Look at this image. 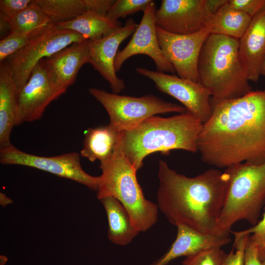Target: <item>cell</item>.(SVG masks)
<instances>
[{"label": "cell", "instance_id": "cell-1", "mask_svg": "<svg viewBox=\"0 0 265 265\" xmlns=\"http://www.w3.org/2000/svg\"><path fill=\"white\" fill-rule=\"evenodd\" d=\"M212 113L197 140L204 163L217 168L265 161V88L236 99L211 101Z\"/></svg>", "mask_w": 265, "mask_h": 265}, {"label": "cell", "instance_id": "cell-2", "mask_svg": "<svg viewBox=\"0 0 265 265\" xmlns=\"http://www.w3.org/2000/svg\"><path fill=\"white\" fill-rule=\"evenodd\" d=\"M158 177L157 205L171 224H183L204 233L228 236L218 225L230 185L226 171L212 168L188 177L159 160Z\"/></svg>", "mask_w": 265, "mask_h": 265}, {"label": "cell", "instance_id": "cell-3", "mask_svg": "<svg viewBox=\"0 0 265 265\" xmlns=\"http://www.w3.org/2000/svg\"><path fill=\"white\" fill-rule=\"evenodd\" d=\"M203 123L186 111L169 117L152 116L129 130L119 132L117 145L138 171L149 155H168L172 150L198 152Z\"/></svg>", "mask_w": 265, "mask_h": 265}, {"label": "cell", "instance_id": "cell-4", "mask_svg": "<svg viewBox=\"0 0 265 265\" xmlns=\"http://www.w3.org/2000/svg\"><path fill=\"white\" fill-rule=\"evenodd\" d=\"M198 82L218 102L241 97L252 91L238 53V40L210 34L201 50Z\"/></svg>", "mask_w": 265, "mask_h": 265}, {"label": "cell", "instance_id": "cell-5", "mask_svg": "<svg viewBox=\"0 0 265 265\" xmlns=\"http://www.w3.org/2000/svg\"><path fill=\"white\" fill-rule=\"evenodd\" d=\"M100 168L102 173L97 198L111 196L117 199L139 232H146L155 225L159 210L158 206L145 197L137 179V171L117 145L110 158L100 162Z\"/></svg>", "mask_w": 265, "mask_h": 265}, {"label": "cell", "instance_id": "cell-6", "mask_svg": "<svg viewBox=\"0 0 265 265\" xmlns=\"http://www.w3.org/2000/svg\"><path fill=\"white\" fill-rule=\"evenodd\" d=\"M230 185L219 219V227L229 236L232 227L241 220L256 224L265 202V161L243 162L227 167Z\"/></svg>", "mask_w": 265, "mask_h": 265}, {"label": "cell", "instance_id": "cell-7", "mask_svg": "<svg viewBox=\"0 0 265 265\" xmlns=\"http://www.w3.org/2000/svg\"><path fill=\"white\" fill-rule=\"evenodd\" d=\"M89 93L104 106L109 123L118 132L129 130L158 114L186 111L183 106L166 102L153 95L141 97L120 95L103 89L90 88Z\"/></svg>", "mask_w": 265, "mask_h": 265}, {"label": "cell", "instance_id": "cell-8", "mask_svg": "<svg viewBox=\"0 0 265 265\" xmlns=\"http://www.w3.org/2000/svg\"><path fill=\"white\" fill-rule=\"evenodd\" d=\"M88 40L75 32L59 29L53 23L37 31L24 47L6 59L18 93L40 61L74 43Z\"/></svg>", "mask_w": 265, "mask_h": 265}, {"label": "cell", "instance_id": "cell-9", "mask_svg": "<svg viewBox=\"0 0 265 265\" xmlns=\"http://www.w3.org/2000/svg\"><path fill=\"white\" fill-rule=\"evenodd\" d=\"M80 154L76 152L46 157L29 154L12 144L0 148V162L3 165H18L36 168L57 176L74 181L97 191L100 177L93 176L82 169Z\"/></svg>", "mask_w": 265, "mask_h": 265}, {"label": "cell", "instance_id": "cell-10", "mask_svg": "<svg viewBox=\"0 0 265 265\" xmlns=\"http://www.w3.org/2000/svg\"><path fill=\"white\" fill-rule=\"evenodd\" d=\"M138 74L152 80L160 92L179 101L186 110L203 124L211 117L212 108L209 92L200 83L164 72L137 67Z\"/></svg>", "mask_w": 265, "mask_h": 265}, {"label": "cell", "instance_id": "cell-11", "mask_svg": "<svg viewBox=\"0 0 265 265\" xmlns=\"http://www.w3.org/2000/svg\"><path fill=\"white\" fill-rule=\"evenodd\" d=\"M159 43L179 77L198 82L197 64L203 45L210 34L205 26L190 34L170 33L157 26Z\"/></svg>", "mask_w": 265, "mask_h": 265}, {"label": "cell", "instance_id": "cell-12", "mask_svg": "<svg viewBox=\"0 0 265 265\" xmlns=\"http://www.w3.org/2000/svg\"><path fill=\"white\" fill-rule=\"evenodd\" d=\"M212 14L208 0H162L156 25L170 33L190 34L204 28Z\"/></svg>", "mask_w": 265, "mask_h": 265}, {"label": "cell", "instance_id": "cell-13", "mask_svg": "<svg viewBox=\"0 0 265 265\" xmlns=\"http://www.w3.org/2000/svg\"><path fill=\"white\" fill-rule=\"evenodd\" d=\"M156 5L152 0L143 12L142 19L126 47L118 51L114 62L117 72L123 63L137 54H144L154 61L158 71L175 73L173 66L165 58L160 48L156 31Z\"/></svg>", "mask_w": 265, "mask_h": 265}, {"label": "cell", "instance_id": "cell-14", "mask_svg": "<svg viewBox=\"0 0 265 265\" xmlns=\"http://www.w3.org/2000/svg\"><path fill=\"white\" fill-rule=\"evenodd\" d=\"M138 25L132 18L108 35L96 40H88L90 63L109 84L113 93L118 94L125 87L124 80L118 78L114 62L121 43L132 35Z\"/></svg>", "mask_w": 265, "mask_h": 265}, {"label": "cell", "instance_id": "cell-15", "mask_svg": "<svg viewBox=\"0 0 265 265\" xmlns=\"http://www.w3.org/2000/svg\"><path fill=\"white\" fill-rule=\"evenodd\" d=\"M57 98L41 60L34 67L28 81L18 93L16 126L39 120L48 106Z\"/></svg>", "mask_w": 265, "mask_h": 265}, {"label": "cell", "instance_id": "cell-16", "mask_svg": "<svg viewBox=\"0 0 265 265\" xmlns=\"http://www.w3.org/2000/svg\"><path fill=\"white\" fill-rule=\"evenodd\" d=\"M88 40L74 43L42 59L52 87L58 98L74 83L81 67L90 63Z\"/></svg>", "mask_w": 265, "mask_h": 265}, {"label": "cell", "instance_id": "cell-17", "mask_svg": "<svg viewBox=\"0 0 265 265\" xmlns=\"http://www.w3.org/2000/svg\"><path fill=\"white\" fill-rule=\"evenodd\" d=\"M176 238L168 250L150 265H166L182 256L188 257L213 248H220L231 240L229 236L200 232L186 225L179 224Z\"/></svg>", "mask_w": 265, "mask_h": 265}, {"label": "cell", "instance_id": "cell-18", "mask_svg": "<svg viewBox=\"0 0 265 265\" xmlns=\"http://www.w3.org/2000/svg\"><path fill=\"white\" fill-rule=\"evenodd\" d=\"M238 53L249 80L258 81L265 57V4L238 40Z\"/></svg>", "mask_w": 265, "mask_h": 265}, {"label": "cell", "instance_id": "cell-19", "mask_svg": "<svg viewBox=\"0 0 265 265\" xmlns=\"http://www.w3.org/2000/svg\"><path fill=\"white\" fill-rule=\"evenodd\" d=\"M18 92L6 63L0 67V148L11 144L12 130L16 126Z\"/></svg>", "mask_w": 265, "mask_h": 265}, {"label": "cell", "instance_id": "cell-20", "mask_svg": "<svg viewBox=\"0 0 265 265\" xmlns=\"http://www.w3.org/2000/svg\"><path fill=\"white\" fill-rule=\"evenodd\" d=\"M100 200L106 213L108 239L119 245L131 243L140 232L133 226L126 209L113 197H105Z\"/></svg>", "mask_w": 265, "mask_h": 265}, {"label": "cell", "instance_id": "cell-21", "mask_svg": "<svg viewBox=\"0 0 265 265\" xmlns=\"http://www.w3.org/2000/svg\"><path fill=\"white\" fill-rule=\"evenodd\" d=\"M61 29L71 30L96 40L106 36L122 26L119 21H113L106 15L87 11L77 18L55 24Z\"/></svg>", "mask_w": 265, "mask_h": 265}, {"label": "cell", "instance_id": "cell-22", "mask_svg": "<svg viewBox=\"0 0 265 265\" xmlns=\"http://www.w3.org/2000/svg\"><path fill=\"white\" fill-rule=\"evenodd\" d=\"M252 18L231 7L227 2L210 17L206 27L210 34H221L239 40Z\"/></svg>", "mask_w": 265, "mask_h": 265}, {"label": "cell", "instance_id": "cell-23", "mask_svg": "<svg viewBox=\"0 0 265 265\" xmlns=\"http://www.w3.org/2000/svg\"><path fill=\"white\" fill-rule=\"evenodd\" d=\"M119 132L109 125L88 129L85 133L80 156L91 162L107 160L114 151Z\"/></svg>", "mask_w": 265, "mask_h": 265}, {"label": "cell", "instance_id": "cell-24", "mask_svg": "<svg viewBox=\"0 0 265 265\" xmlns=\"http://www.w3.org/2000/svg\"><path fill=\"white\" fill-rule=\"evenodd\" d=\"M50 23L73 20L87 11L84 0H35Z\"/></svg>", "mask_w": 265, "mask_h": 265}, {"label": "cell", "instance_id": "cell-25", "mask_svg": "<svg viewBox=\"0 0 265 265\" xmlns=\"http://www.w3.org/2000/svg\"><path fill=\"white\" fill-rule=\"evenodd\" d=\"M7 20L11 31L26 33L34 32L50 23L35 0Z\"/></svg>", "mask_w": 265, "mask_h": 265}, {"label": "cell", "instance_id": "cell-26", "mask_svg": "<svg viewBox=\"0 0 265 265\" xmlns=\"http://www.w3.org/2000/svg\"><path fill=\"white\" fill-rule=\"evenodd\" d=\"M151 0H117L108 10L106 16L110 20L118 21L119 18L127 16L139 11L144 12Z\"/></svg>", "mask_w": 265, "mask_h": 265}, {"label": "cell", "instance_id": "cell-27", "mask_svg": "<svg viewBox=\"0 0 265 265\" xmlns=\"http://www.w3.org/2000/svg\"><path fill=\"white\" fill-rule=\"evenodd\" d=\"M38 30L29 33L11 31L3 38L0 41V62L2 63L24 47Z\"/></svg>", "mask_w": 265, "mask_h": 265}, {"label": "cell", "instance_id": "cell-28", "mask_svg": "<svg viewBox=\"0 0 265 265\" xmlns=\"http://www.w3.org/2000/svg\"><path fill=\"white\" fill-rule=\"evenodd\" d=\"M232 233L235 239L250 235L249 239L257 248L261 262L265 261V210L262 219L252 227Z\"/></svg>", "mask_w": 265, "mask_h": 265}, {"label": "cell", "instance_id": "cell-29", "mask_svg": "<svg viewBox=\"0 0 265 265\" xmlns=\"http://www.w3.org/2000/svg\"><path fill=\"white\" fill-rule=\"evenodd\" d=\"M226 255L220 248H213L186 257L182 265H222Z\"/></svg>", "mask_w": 265, "mask_h": 265}, {"label": "cell", "instance_id": "cell-30", "mask_svg": "<svg viewBox=\"0 0 265 265\" xmlns=\"http://www.w3.org/2000/svg\"><path fill=\"white\" fill-rule=\"evenodd\" d=\"M249 236L250 235H246L235 239L234 246L236 251L232 250L226 255L222 265H244V250Z\"/></svg>", "mask_w": 265, "mask_h": 265}, {"label": "cell", "instance_id": "cell-31", "mask_svg": "<svg viewBox=\"0 0 265 265\" xmlns=\"http://www.w3.org/2000/svg\"><path fill=\"white\" fill-rule=\"evenodd\" d=\"M228 3L253 18L264 7L265 0H228Z\"/></svg>", "mask_w": 265, "mask_h": 265}, {"label": "cell", "instance_id": "cell-32", "mask_svg": "<svg viewBox=\"0 0 265 265\" xmlns=\"http://www.w3.org/2000/svg\"><path fill=\"white\" fill-rule=\"evenodd\" d=\"M32 0H0V15L9 19L29 5Z\"/></svg>", "mask_w": 265, "mask_h": 265}, {"label": "cell", "instance_id": "cell-33", "mask_svg": "<svg viewBox=\"0 0 265 265\" xmlns=\"http://www.w3.org/2000/svg\"><path fill=\"white\" fill-rule=\"evenodd\" d=\"M87 11H93L106 15L107 12L114 0H84Z\"/></svg>", "mask_w": 265, "mask_h": 265}, {"label": "cell", "instance_id": "cell-34", "mask_svg": "<svg viewBox=\"0 0 265 265\" xmlns=\"http://www.w3.org/2000/svg\"><path fill=\"white\" fill-rule=\"evenodd\" d=\"M244 265H262L257 248L249 239L244 250Z\"/></svg>", "mask_w": 265, "mask_h": 265}, {"label": "cell", "instance_id": "cell-35", "mask_svg": "<svg viewBox=\"0 0 265 265\" xmlns=\"http://www.w3.org/2000/svg\"><path fill=\"white\" fill-rule=\"evenodd\" d=\"M0 35L4 34L9 30H10L9 24L7 19L0 15Z\"/></svg>", "mask_w": 265, "mask_h": 265}, {"label": "cell", "instance_id": "cell-36", "mask_svg": "<svg viewBox=\"0 0 265 265\" xmlns=\"http://www.w3.org/2000/svg\"><path fill=\"white\" fill-rule=\"evenodd\" d=\"M13 203V201L2 192H0V204L5 207Z\"/></svg>", "mask_w": 265, "mask_h": 265}, {"label": "cell", "instance_id": "cell-37", "mask_svg": "<svg viewBox=\"0 0 265 265\" xmlns=\"http://www.w3.org/2000/svg\"><path fill=\"white\" fill-rule=\"evenodd\" d=\"M261 76H265V57L261 68Z\"/></svg>", "mask_w": 265, "mask_h": 265}, {"label": "cell", "instance_id": "cell-38", "mask_svg": "<svg viewBox=\"0 0 265 265\" xmlns=\"http://www.w3.org/2000/svg\"><path fill=\"white\" fill-rule=\"evenodd\" d=\"M0 259H2V262H0V265H4L7 259L4 256H0Z\"/></svg>", "mask_w": 265, "mask_h": 265}, {"label": "cell", "instance_id": "cell-39", "mask_svg": "<svg viewBox=\"0 0 265 265\" xmlns=\"http://www.w3.org/2000/svg\"><path fill=\"white\" fill-rule=\"evenodd\" d=\"M262 265H265V261L262 262Z\"/></svg>", "mask_w": 265, "mask_h": 265}]
</instances>
